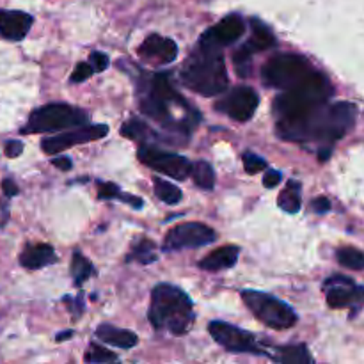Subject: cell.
<instances>
[{
  "label": "cell",
  "instance_id": "7c38bea8",
  "mask_svg": "<svg viewBox=\"0 0 364 364\" xmlns=\"http://www.w3.org/2000/svg\"><path fill=\"white\" fill-rule=\"evenodd\" d=\"M258 105V92L252 87H247V85H240V87H235L233 91L228 92L224 98H220L219 102L215 103V109L219 110V112L230 116L231 119L245 123V121L252 119Z\"/></svg>",
  "mask_w": 364,
  "mask_h": 364
},
{
  "label": "cell",
  "instance_id": "9a60e30c",
  "mask_svg": "<svg viewBox=\"0 0 364 364\" xmlns=\"http://www.w3.org/2000/svg\"><path fill=\"white\" fill-rule=\"evenodd\" d=\"M245 32V23L242 20L240 14H228L226 18L213 25L212 28L201 36L199 45L206 46V48H217L220 50L223 46L231 45V43L238 41L242 34Z\"/></svg>",
  "mask_w": 364,
  "mask_h": 364
},
{
  "label": "cell",
  "instance_id": "d6986e66",
  "mask_svg": "<svg viewBox=\"0 0 364 364\" xmlns=\"http://www.w3.org/2000/svg\"><path fill=\"white\" fill-rule=\"evenodd\" d=\"M238 255H240V249H238L237 245H226V247H219L213 252H210V255L205 256L198 265L199 269L208 270V272L231 269V267L237 263Z\"/></svg>",
  "mask_w": 364,
  "mask_h": 364
},
{
  "label": "cell",
  "instance_id": "83f0119b",
  "mask_svg": "<svg viewBox=\"0 0 364 364\" xmlns=\"http://www.w3.org/2000/svg\"><path fill=\"white\" fill-rule=\"evenodd\" d=\"M92 272H95V269H92L91 262L84 258L80 252H75L73 262H71V276H73L75 284L80 287L82 283H85L92 276Z\"/></svg>",
  "mask_w": 364,
  "mask_h": 364
},
{
  "label": "cell",
  "instance_id": "d590c367",
  "mask_svg": "<svg viewBox=\"0 0 364 364\" xmlns=\"http://www.w3.org/2000/svg\"><path fill=\"white\" fill-rule=\"evenodd\" d=\"M4 151H6V156H9V159H16L23 151V144L20 141H9L4 146Z\"/></svg>",
  "mask_w": 364,
  "mask_h": 364
},
{
  "label": "cell",
  "instance_id": "7402d4cb",
  "mask_svg": "<svg viewBox=\"0 0 364 364\" xmlns=\"http://www.w3.org/2000/svg\"><path fill=\"white\" fill-rule=\"evenodd\" d=\"M270 359L276 363L284 364H311L313 358L308 352L306 345H291V347L276 348V354L270 355Z\"/></svg>",
  "mask_w": 364,
  "mask_h": 364
},
{
  "label": "cell",
  "instance_id": "1f68e13d",
  "mask_svg": "<svg viewBox=\"0 0 364 364\" xmlns=\"http://www.w3.org/2000/svg\"><path fill=\"white\" fill-rule=\"evenodd\" d=\"M242 162H244V169L247 174H258L262 173L263 169H267V160L262 159L259 155H256V153L252 151H245L244 155H242Z\"/></svg>",
  "mask_w": 364,
  "mask_h": 364
},
{
  "label": "cell",
  "instance_id": "484cf974",
  "mask_svg": "<svg viewBox=\"0 0 364 364\" xmlns=\"http://www.w3.org/2000/svg\"><path fill=\"white\" fill-rule=\"evenodd\" d=\"M192 176H194L196 185L203 191H212L215 187V171L205 160H201V162L192 167Z\"/></svg>",
  "mask_w": 364,
  "mask_h": 364
},
{
  "label": "cell",
  "instance_id": "52a82bcc",
  "mask_svg": "<svg viewBox=\"0 0 364 364\" xmlns=\"http://www.w3.org/2000/svg\"><path fill=\"white\" fill-rule=\"evenodd\" d=\"M313 71L315 68L306 57L299 55V53H279L263 66L262 77L269 87L288 91L301 80H304Z\"/></svg>",
  "mask_w": 364,
  "mask_h": 364
},
{
  "label": "cell",
  "instance_id": "d6a6232c",
  "mask_svg": "<svg viewBox=\"0 0 364 364\" xmlns=\"http://www.w3.org/2000/svg\"><path fill=\"white\" fill-rule=\"evenodd\" d=\"M123 192L116 183L110 181H98V198L100 199H119Z\"/></svg>",
  "mask_w": 364,
  "mask_h": 364
},
{
  "label": "cell",
  "instance_id": "f546056e",
  "mask_svg": "<svg viewBox=\"0 0 364 364\" xmlns=\"http://www.w3.org/2000/svg\"><path fill=\"white\" fill-rule=\"evenodd\" d=\"M251 59H252V50L247 45H242L240 48L235 52L233 63L237 66V73L240 77H249L251 75Z\"/></svg>",
  "mask_w": 364,
  "mask_h": 364
},
{
  "label": "cell",
  "instance_id": "cb8c5ba5",
  "mask_svg": "<svg viewBox=\"0 0 364 364\" xmlns=\"http://www.w3.org/2000/svg\"><path fill=\"white\" fill-rule=\"evenodd\" d=\"M277 205L283 212L287 213H297L301 210V183L295 180H290L277 198Z\"/></svg>",
  "mask_w": 364,
  "mask_h": 364
},
{
  "label": "cell",
  "instance_id": "d4e9b609",
  "mask_svg": "<svg viewBox=\"0 0 364 364\" xmlns=\"http://www.w3.org/2000/svg\"><path fill=\"white\" fill-rule=\"evenodd\" d=\"M153 188H155L156 198L166 205H178L181 201V191L171 181L162 180V178H155L153 180Z\"/></svg>",
  "mask_w": 364,
  "mask_h": 364
},
{
  "label": "cell",
  "instance_id": "3957f363",
  "mask_svg": "<svg viewBox=\"0 0 364 364\" xmlns=\"http://www.w3.org/2000/svg\"><path fill=\"white\" fill-rule=\"evenodd\" d=\"M148 318L151 326L159 331L181 336L192 329L196 320L194 304L191 297L173 284H156L151 291V304H149Z\"/></svg>",
  "mask_w": 364,
  "mask_h": 364
},
{
  "label": "cell",
  "instance_id": "4316f807",
  "mask_svg": "<svg viewBox=\"0 0 364 364\" xmlns=\"http://www.w3.org/2000/svg\"><path fill=\"white\" fill-rule=\"evenodd\" d=\"M127 262H139L142 265H148V263L156 262V252H155V244L151 240H141L134 245L130 255L127 256Z\"/></svg>",
  "mask_w": 364,
  "mask_h": 364
},
{
  "label": "cell",
  "instance_id": "5bb4252c",
  "mask_svg": "<svg viewBox=\"0 0 364 364\" xmlns=\"http://www.w3.org/2000/svg\"><path fill=\"white\" fill-rule=\"evenodd\" d=\"M323 290L327 291V304L333 309H343L364 302V288L358 287L347 276L329 277L323 283Z\"/></svg>",
  "mask_w": 364,
  "mask_h": 364
},
{
  "label": "cell",
  "instance_id": "30bf717a",
  "mask_svg": "<svg viewBox=\"0 0 364 364\" xmlns=\"http://www.w3.org/2000/svg\"><path fill=\"white\" fill-rule=\"evenodd\" d=\"M210 334L213 340L226 348L228 352H235V354H256V355H267L258 345L256 338L247 331H242L238 327L230 326L226 322H212L208 326Z\"/></svg>",
  "mask_w": 364,
  "mask_h": 364
},
{
  "label": "cell",
  "instance_id": "f35d334b",
  "mask_svg": "<svg viewBox=\"0 0 364 364\" xmlns=\"http://www.w3.org/2000/svg\"><path fill=\"white\" fill-rule=\"evenodd\" d=\"M2 191H4V194L7 196V198H14V196L20 192V188H18V185L14 183L11 178H6V180L2 181Z\"/></svg>",
  "mask_w": 364,
  "mask_h": 364
},
{
  "label": "cell",
  "instance_id": "ba28073f",
  "mask_svg": "<svg viewBox=\"0 0 364 364\" xmlns=\"http://www.w3.org/2000/svg\"><path fill=\"white\" fill-rule=\"evenodd\" d=\"M242 299H244L245 306L251 309L252 315L270 329H290L297 323V313L287 302L279 301L272 295L263 294V291L245 290L242 291Z\"/></svg>",
  "mask_w": 364,
  "mask_h": 364
},
{
  "label": "cell",
  "instance_id": "7bdbcfd3",
  "mask_svg": "<svg viewBox=\"0 0 364 364\" xmlns=\"http://www.w3.org/2000/svg\"><path fill=\"white\" fill-rule=\"evenodd\" d=\"M73 336V331H66V333H60L59 336L55 338L57 341H64V340H70V338Z\"/></svg>",
  "mask_w": 364,
  "mask_h": 364
},
{
  "label": "cell",
  "instance_id": "836d02e7",
  "mask_svg": "<svg viewBox=\"0 0 364 364\" xmlns=\"http://www.w3.org/2000/svg\"><path fill=\"white\" fill-rule=\"evenodd\" d=\"M92 73H95V68H92L91 64H87V63H78L77 66H75L73 73H71L70 80L73 82V84H78V82L87 80V78L91 77Z\"/></svg>",
  "mask_w": 364,
  "mask_h": 364
},
{
  "label": "cell",
  "instance_id": "b9f144b4",
  "mask_svg": "<svg viewBox=\"0 0 364 364\" xmlns=\"http://www.w3.org/2000/svg\"><path fill=\"white\" fill-rule=\"evenodd\" d=\"M331 156V148H326V149H320L318 153V160L320 162H323V160H327Z\"/></svg>",
  "mask_w": 364,
  "mask_h": 364
},
{
  "label": "cell",
  "instance_id": "603a6c76",
  "mask_svg": "<svg viewBox=\"0 0 364 364\" xmlns=\"http://www.w3.org/2000/svg\"><path fill=\"white\" fill-rule=\"evenodd\" d=\"M252 25V36L245 45L252 50V52H262V50H269L276 46V38H274L272 31L267 25H263L259 20H251Z\"/></svg>",
  "mask_w": 364,
  "mask_h": 364
},
{
  "label": "cell",
  "instance_id": "9c48e42d",
  "mask_svg": "<svg viewBox=\"0 0 364 364\" xmlns=\"http://www.w3.org/2000/svg\"><path fill=\"white\" fill-rule=\"evenodd\" d=\"M137 156L144 166L151 167V169L159 171V173L166 174L173 180H185L187 176H191L192 167H194L191 160L185 159L183 155L164 151V149L156 148L155 144H142L139 148Z\"/></svg>",
  "mask_w": 364,
  "mask_h": 364
},
{
  "label": "cell",
  "instance_id": "44dd1931",
  "mask_svg": "<svg viewBox=\"0 0 364 364\" xmlns=\"http://www.w3.org/2000/svg\"><path fill=\"white\" fill-rule=\"evenodd\" d=\"M121 135L132 139V141H141L142 144H153L156 141H167L166 137L159 135L156 132H153L151 128L146 123H142L141 119H130L127 123H123L121 127Z\"/></svg>",
  "mask_w": 364,
  "mask_h": 364
},
{
  "label": "cell",
  "instance_id": "6da1fadb",
  "mask_svg": "<svg viewBox=\"0 0 364 364\" xmlns=\"http://www.w3.org/2000/svg\"><path fill=\"white\" fill-rule=\"evenodd\" d=\"M358 117L354 103L340 102L320 105L302 116L277 119V134L281 139L295 142H334L352 130Z\"/></svg>",
  "mask_w": 364,
  "mask_h": 364
},
{
  "label": "cell",
  "instance_id": "74e56055",
  "mask_svg": "<svg viewBox=\"0 0 364 364\" xmlns=\"http://www.w3.org/2000/svg\"><path fill=\"white\" fill-rule=\"evenodd\" d=\"M311 206H313V210H315L316 213H326V212H329V210H331V201L322 196V198L313 199Z\"/></svg>",
  "mask_w": 364,
  "mask_h": 364
},
{
  "label": "cell",
  "instance_id": "8992f818",
  "mask_svg": "<svg viewBox=\"0 0 364 364\" xmlns=\"http://www.w3.org/2000/svg\"><path fill=\"white\" fill-rule=\"evenodd\" d=\"M89 123V114L78 107L66 103H50L36 109L28 116L23 134H50V132L66 130V128L84 127Z\"/></svg>",
  "mask_w": 364,
  "mask_h": 364
},
{
  "label": "cell",
  "instance_id": "60d3db41",
  "mask_svg": "<svg viewBox=\"0 0 364 364\" xmlns=\"http://www.w3.org/2000/svg\"><path fill=\"white\" fill-rule=\"evenodd\" d=\"M119 201L123 203H128V205H132L134 208H142V205H144V201H142L141 198H135V196H130V194H121Z\"/></svg>",
  "mask_w": 364,
  "mask_h": 364
},
{
  "label": "cell",
  "instance_id": "8d00e7d4",
  "mask_svg": "<svg viewBox=\"0 0 364 364\" xmlns=\"http://www.w3.org/2000/svg\"><path fill=\"white\" fill-rule=\"evenodd\" d=\"M281 180H283V176H281L279 171L269 169V173H267L265 178H263V185H265L267 188H274L281 183Z\"/></svg>",
  "mask_w": 364,
  "mask_h": 364
},
{
  "label": "cell",
  "instance_id": "ffe728a7",
  "mask_svg": "<svg viewBox=\"0 0 364 364\" xmlns=\"http://www.w3.org/2000/svg\"><path fill=\"white\" fill-rule=\"evenodd\" d=\"M96 336L103 343H109L117 348H124V350H128V348L135 347L139 343V338L135 336V333L127 329H117V327L110 326V323H102L96 329Z\"/></svg>",
  "mask_w": 364,
  "mask_h": 364
},
{
  "label": "cell",
  "instance_id": "ac0fdd59",
  "mask_svg": "<svg viewBox=\"0 0 364 364\" xmlns=\"http://www.w3.org/2000/svg\"><path fill=\"white\" fill-rule=\"evenodd\" d=\"M57 262V255L52 245L36 244L27 245L25 251L20 255V263L28 270H38L43 267H48Z\"/></svg>",
  "mask_w": 364,
  "mask_h": 364
},
{
  "label": "cell",
  "instance_id": "277c9868",
  "mask_svg": "<svg viewBox=\"0 0 364 364\" xmlns=\"http://www.w3.org/2000/svg\"><path fill=\"white\" fill-rule=\"evenodd\" d=\"M180 77L185 87L203 96L223 95L230 84L220 50L201 45L185 60Z\"/></svg>",
  "mask_w": 364,
  "mask_h": 364
},
{
  "label": "cell",
  "instance_id": "4fadbf2b",
  "mask_svg": "<svg viewBox=\"0 0 364 364\" xmlns=\"http://www.w3.org/2000/svg\"><path fill=\"white\" fill-rule=\"evenodd\" d=\"M107 134H109V127L107 124H84V127H77L75 130L66 132V134L43 139L41 148L48 155H53V153L64 151V149L71 148V146L98 141V139L105 137Z\"/></svg>",
  "mask_w": 364,
  "mask_h": 364
},
{
  "label": "cell",
  "instance_id": "e575fe53",
  "mask_svg": "<svg viewBox=\"0 0 364 364\" xmlns=\"http://www.w3.org/2000/svg\"><path fill=\"white\" fill-rule=\"evenodd\" d=\"M89 64L95 68V71H105L107 68H109V57L103 52L95 50V52H91V55H89Z\"/></svg>",
  "mask_w": 364,
  "mask_h": 364
},
{
  "label": "cell",
  "instance_id": "e0dca14e",
  "mask_svg": "<svg viewBox=\"0 0 364 364\" xmlns=\"http://www.w3.org/2000/svg\"><path fill=\"white\" fill-rule=\"evenodd\" d=\"M34 18L23 11H0V34L11 41H20L31 31Z\"/></svg>",
  "mask_w": 364,
  "mask_h": 364
},
{
  "label": "cell",
  "instance_id": "2e32d148",
  "mask_svg": "<svg viewBox=\"0 0 364 364\" xmlns=\"http://www.w3.org/2000/svg\"><path fill=\"white\" fill-rule=\"evenodd\" d=\"M139 57L142 63L149 66H164L176 60L178 45L169 38H164L160 34H151L141 43L139 46Z\"/></svg>",
  "mask_w": 364,
  "mask_h": 364
},
{
  "label": "cell",
  "instance_id": "8fae6325",
  "mask_svg": "<svg viewBox=\"0 0 364 364\" xmlns=\"http://www.w3.org/2000/svg\"><path fill=\"white\" fill-rule=\"evenodd\" d=\"M217 238L215 231L201 223H183L169 230L164 238V251H180V249L203 247L212 244Z\"/></svg>",
  "mask_w": 364,
  "mask_h": 364
},
{
  "label": "cell",
  "instance_id": "7a4b0ae2",
  "mask_svg": "<svg viewBox=\"0 0 364 364\" xmlns=\"http://www.w3.org/2000/svg\"><path fill=\"white\" fill-rule=\"evenodd\" d=\"M139 105H141V112L144 116L180 135L191 134L192 124L178 117L176 112H185L201 119V114L174 89L169 73L149 75L148 85L144 87V95H142Z\"/></svg>",
  "mask_w": 364,
  "mask_h": 364
},
{
  "label": "cell",
  "instance_id": "5b68a950",
  "mask_svg": "<svg viewBox=\"0 0 364 364\" xmlns=\"http://www.w3.org/2000/svg\"><path fill=\"white\" fill-rule=\"evenodd\" d=\"M331 96H333V85L329 78L315 70L304 80L288 91H283V95L274 100V114L277 119L302 116L316 107L326 105Z\"/></svg>",
  "mask_w": 364,
  "mask_h": 364
},
{
  "label": "cell",
  "instance_id": "ab89813d",
  "mask_svg": "<svg viewBox=\"0 0 364 364\" xmlns=\"http://www.w3.org/2000/svg\"><path fill=\"white\" fill-rule=\"evenodd\" d=\"M52 164L60 171H70L71 167H73V162H71L70 156H59V159H53Z\"/></svg>",
  "mask_w": 364,
  "mask_h": 364
},
{
  "label": "cell",
  "instance_id": "4dcf8cb0",
  "mask_svg": "<svg viewBox=\"0 0 364 364\" xmlns=\"http://www.w3.org/2000/svg\"><path fill=\"white\" fill-rule=\"evenodd\" d=\"M117 355L114 354V352L107 350V348L100 347V345H95L92 343L91 347H89L87 354H85V361L87 363H112V361H117Z\"/></svg>",
  "mask_w": 364,
  "mask_h": 364
},
{
  "label": "cell",
  "instance_id": "f1b7e54d",
  "mask_svg": "<svg viewBox=\"0 0 364 364\" xmlns=\"http://www.w3.org/2000/svg\"><path fill=\"white\" fill-rule=\"evenodd\" d=\"M336 258L340 265L347 267L352 270H363L364 269V252L354 247H343L336 252Z\"/></svg>",
  "mask_w": 364,
  "mask_h": 364
}]
</instances>
